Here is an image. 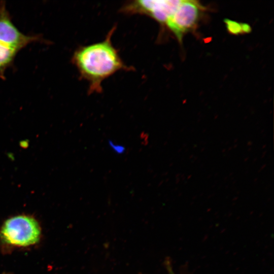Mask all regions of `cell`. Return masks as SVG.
<instances>
[{"label":"cell","instance_id":"cell-5","mask_svg":"<svg viewBox=\"0 0 274 274\" xmlns=\"http://www.w3.org/2000/svg\"><path fill=\"white\" fill-rule=\"evenodd\" d=\"M18 52L0 44V77L2 78L5 77L6 69L13 64Z\"/></svg>","mask_w":274,"mask_h":274},{"label":"cell","instance_id":"cell-7","mask_svg":"<svg viewBox=\"0 0 274 274\" xmlns=\"http://www.w3.org/2000/svg\"><path fill=\"white\" fill-rule=\"evenodd\" d=\"M243 33H249L251 31V27L248 24L241 23Z\"/></svg>","mask_w":274,"mask_h":274},{"label":"cell","instance_id":"cell-1","mask_svg":"<svg viewBox=\"0 0 274 274\" xmlns=\"http://www.w3.org/2000/svg\"><path fill=\"white\" fill-rule=\"evenodd\" d=\"M115 29L114 26L101 41L79 47L72 56L80 77L88 83L89 93H100L104 81L118 71L129 70L112 43Z\"/></svg>","mask_w":274,"mask_h":274},{"label":"cell","instance_id":"cell-3","mask_svg":"<svg viewBox=\"0 0 274 274\" xmlns=\"http://www.w3.org/2000/svg\"><path fill=\"white\" fill-rule=\"evenodd\" d=\"M204 8L195 1H181L175 12L164 25L181 42L184 35L196 26Z\"/></svg>","mask_w":274,"mask_h":274},{"label":"cell","instance_id":"cell-4","mask_svg":"<svg viewBox=\"0 0 274 274\" xmlns=\"http://www.w3.org/2000/svg\"><path fill=\"white\" fill-rule=\"evenodd\" d=\"M38 35H26L12 22L4 2L0 1V44L19 52L30 43L41 40Z\"/></svg>","mask_w":274,"mask_h":274},{"label":"cell","instance_id":"cell-2","mask_svg":"<svg viewBox=\"0 0 274 274\" xmlns=\"http://www.w3.org/2000/svg\"><path fill=\"white\" fill-rule=\"evenodd\" d=\"M41 234V227L38 221L26 215L8 219L0 230V237L4 243L17 247H27L37 244Z\"/></svg>","mask_w":274,"mask_h":274},{"label":"cell","instance_id":"cell-6","mask_svg":"<svg viewBox=\"0 0 274 274\" xmlns=\"http://www.w3.org/2000/svg\"><path fill=\"white\" fill-rule=\"evenodd\" d=\"M224 22L228 32L233 35L242 33V24L229 19H225Z\"/></svg>","mask_w":274,"mask_h":274},{"label":"cell","instance_id":"cell-8","mask_svg":"<svg viewBox=\"0 0 274 274\" xmlns=\"http://www.w3.org/2000/svg\"><path fill=\"white\" fill-rule=\"evenodd\" d=\"M111 146L113 148L114 150L116 151V152H118L120 153L123 152L124 150V148L122 146H114V145L112 144H111Z\"/></svg>","mask_w":274,"mask_h":274}]
</instances>
